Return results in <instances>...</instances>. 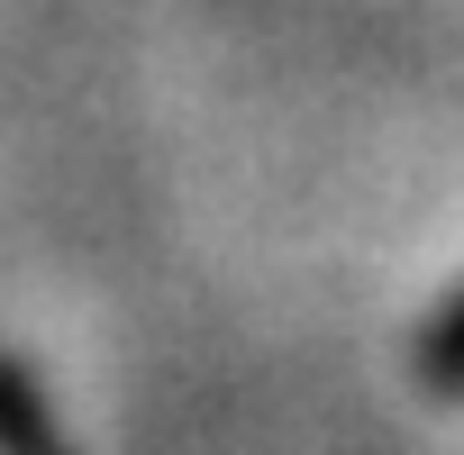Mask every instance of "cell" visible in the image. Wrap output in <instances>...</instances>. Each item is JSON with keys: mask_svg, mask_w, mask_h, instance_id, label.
I'll return each instance as SVG.
<instances>
[{"mask_svg": "<svg viewBox=\"0 0 464 455\" xmlns=\"http://www.w3.org/2000/svg\"><path fill=\"white\" fill-rule=\"evenodd\" d=\"M410 373H419L437 401H464V283L428 310V328H419V346H410Z\"/></svg>", "mask_w": 464, "mask_h": 455, "instance_id": "1", "label": "cell"}, {"mask_svg": "<svg viewBox=\"0 0 464 455\" xmlns=\"http://www.w3.org/2000/svg\"><path fill=\"white\" fill-rule=\"evenodd\" d=\"M0 455H64V437L46 428V410L19 373H0Z\"/></svg>", "mask_w": 464, "mask_h": 455, "instance_id": "2", "label": "cell"}]
</instances>
